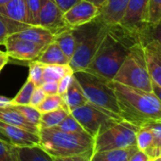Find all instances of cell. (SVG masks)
<instances>
[{"label": "cell", "mask_w": 161, "mask_h": 161, "mask_svg": "<svg viewBox=\"0 0 161 161\" xmlns=\"http://www.w3.org/2000/svg\"><path fill=\"white\" fill-rule=\"evenodd\" d=\"M128 161H152V158L145 152L137 150L132 154Z\"/></svg>", "instance_id": "42"}, {"label": "cell", "mask_w": 161, "mask_h": 161, "mask_svg": "<svg viewBox=\"0 0 161 161\" xmlns=\"http://www.w3.org/2000/svg\"><path fill=\"white\" fill-rule=\"evenodd\" d=\"M18 161H53V157L39 145L18 147Z\"/></svg>", "instance_id": "23"}, {"label": "cell", "mask_w": 161, "mask_h": 161, "mask_svg": "<svg viewBox=\"0 0 161 161\" xmlns=\"http://www.w3.org/2000/svg\"><path fill=\"white\" fill-rule=\"evenodd\" d=\"M70 114L78 120L84 130L94 138L114 122L123 119L119 116L105 111L90 103L71 110Z\"/></svg>", "instance_id": "8"}, {"label": "cell", "mask_w": 161, "mask_h": 161, "mask_svg": "<svg viewBox=\"0 0 161 161\" xmlns=\"http://www.w3.org/2000/svg\"><path fill=\"white\" fill-rule=\"evenodd\" d=\"M44 66L42 63L38 61H31L29 64V78L28 80H31V82L36 86H41L44 82H43V71H44Z\"/></svg>", "instance_id": "32"}, {"label": "cell", "mask_w": 161, "mask_h": 161, "mask_svg": "<svg viewBox=\"0 0 161 161\" xmlns=\"http://www.w3.org/2000/svg\"><path fill=\"white\" fill-rule=\"evenodd\" d=\"M80 0H54V2L58 6V8L61 10L62 13H65L68 11L71 7H73L76 3H78Z\"/></svg>", "instance_id": "39"}, {"label": "cell", "mask_w": 161, "mask_h": 161, "mask_svg": "<svg viewBox=\"0 0 161 161\" xmlns=\"http://www.w3.org/2000/svg\"><path fill=\"white\" fill-rule=\"evenodd\" d=\"M108 28L109 26L97 16L82 26L72 29L76 47L69 65L73 72L86 68L107 33Z\"/></svg>", "instance_id": "4"}, {"label": "cell", "mask_w": 161, "mask_h": 161, "mask_svg": "<svg viewBox=\"0 0 161 161\" xmlns=\"http://www.w3.org/2000/svg\"><path fill=\"white\" fill-rule=\"evenodd\" d=\"M0 18L6 23L11 34L29 27L27 0H11L0 6Z\"/></svg>", "instance_id": "11"}, {"label": "cell", "mask_w": 161, "mask_h": 161, "mask_svg": "<svg viewBox=\"0 0 161 161\" xmlns=\"http://www.w3.org/2000/svg\"><path fill=\"white\" fill-rule=\"evenodd\" d=\"M61 107H66L63 96L59 94H54V95H47L45 100L42 102L40 105H38L36 108L43 114L47 112H50L56 109H59ZM68 109V108H67Z\"/></svg>", "instance_id": "26"}, {"label": "cell", "mask_w": 161, "mask_h": 161, "mask_svg": "<svg viewBox=\"0 0 161 161\" xmlns=\"http://www.w3.org/2000/svg\"><path fill=\"white\" fill-rule=\"evenodd\" d=\"M145 153L152 158V160L157 156H160L161 155V137L154 139L153 145Z\"/></svg>", "instance_id": "38"}, {"label": "cell", "mask_w": 161, "mask_h": 161, "mask_svg": "<svg viewBox=\"0 0 161 161\" xmlns=\"http://www.w3.org/2000/svg\"><path fill=\"white\" fill-rule=\"evenodd\" d=\"M0 161H18V147L0 138Z\"/></svg>", "instance_id": "30"}, {"label": "cell", "mask_w": 161, "mask_h": 161, "mask_svg": "<svg viewBox=\"0 0 161 161\" xmlns=\"http://www.w3.org/2000/svg\"><path fill=\"white\" fill-rule=\"evenodd\" d=\"M13 104L12 99H9L4 96H0V107H7Z\"/></svg>", "instance_id": "46"}, {"label": "cell", "mask_w": 161, "mask_h": 161, "mask_svg": "<svg viewBox=\"0 0 161 161\" xmlns=\"http://www.w3.org/2000/svg\"><path fill=\"white\" fill-rule=\"evenodd\" d=\"M10 31L6 25V23L0 18V45H4L6 39L10 35Z\"/></svg>", "instance_id": "41"}, {"label": "cell", "mask_w": 161, "mask_h": 161, "mask_svg": "<svg viewBox=\"0 0 161 161\" xmlns=\"http://www.w3.org/2000/svg\"><path fill=\"white\" fill-rule=\"evenodd\" d=\"M152 92L158 98V100L161 102V86L157 84L152 82Z\"/></svg>", "instance_id": "44"}, {"label": "cell", "mask_w": 161, "mask_h": 161, "mask_svg": "<svg viewBox=\"0 0 161 161\" xmlns=\"http://www.w3.org/2000/svg\"><path fill=\"white\" fill-rule=\"evenodd\" d=\"M136 44H141V42L122 26L119 24L109 26L96 54L85 69L108 80H113L130 48Z\"/></svg>", "instance_id": "1"}, {"label": "cell", "mask_w": 161, "mask_h": 161, "mask_svg": "<svg viewBox=\"0 0 161 161\" xmlns=\"http://www.w3.org/2000/svg\"><path fill=\"white\" fill-rule=\"evenodd\" d=\"M153 141H154V136L153 132L148 127L145 126L139 127L136 137V144L137 149L146 152L153 145Z\"/></svg>", "instance_id": "27"}, {"label": "cell", "mask_w": 161, "mask_h": 161, "mask_svg": "<svg viewBox=\"0 0 161 161\" xmlns=\"http://www.w3.org/2000/svg\"><path fill=\"white\" fill-rule=\"evenodd\" d=\"M39 146L52 157L93 153L94 137L86 132L69 133L53 128L39 129Z\"/></svg>", "instance_id": "3"}, {"label": "cell", "mask_w": 161, "mask_h": 161, "mask_svg": "<svg viewBox=\"0 0 161 161\" xmlns=\"http://www.w3.org/2000/svg\"><path fill=\"white\" fill-rule=\"evenodd\" d=\"M0 138L16 147H31L39 144V134L25 130L18 126L0 121Z\"/></svg>", "instance_id": "14"}, {"label": "cell", "mask_w": 161, "mask_h": 161, "mask_svg": "<svg viewBox=\"0 0 161 161\" xmlns=\"http://www.w3.org/2000/svg\"><path fill=\"white\" fill-rule=\"evenodd\" d=\"M36 61L43 64H69L68 58L55 41L47 46Z\"/></svg>", "instance_id": "21"}, {"label": "cell", "mask_w": 161, "mask_h": 161, "mask_svg": "<svg viewBox=\"0 0 161 161\" xmlns=\"http://www.w3.org/2000/svg\"><path fill=\"white\" fill-rule=\"evenodd\" d=\"M54 41L58 44L60 48L63 50L64 55L68 58L69 62L72 58L75 51V37L72 31V29L68 28L62 31H59L54 34Z\"/></svg>", "instance_id": "22"}, {"label": "cell", "mask_w": 161, "mask_h": 161, "mask_svg": "<svg viewBox=\"0 0 161 161\" xmlns=\"http://www.w3.org/2000/svg\"><path fill=\"white\" fill-rule=\"evenodd\" d=\"M73 76L79 83L88 103L121 118L112 80L86 69L74 71Z\"/></svg>", "instance_id": "5"}, {"label": "cell", "mask_w": 161, "mask_h": 161, "mask_svg": "<svg viewBox=\"0 0 161 161\" xmlns=\"http://www.w3.org/2000/svg\"><path fill=\"white\" fill-rule=\"evenodd\" d=\"M148 20L151 30L161 20V0H149Z\"/></svg>", "instance_id": "31"}, {"label": "cell", "mask_w": 161, "mask_h": 161, "mask_svg": "<svg viewBox=\"0 0 161 161\" xmlns=\"http://www.w3.org/2000/svg\"><path fill=\"white\" fill-rule=\"evenodd\" d=\"M93 153H86L82 154L64 156V157H53V161H89Z\"/></svg>", "instance_id": "37"}, {"label": "cell", "mask_w": 161, "mask_h": 161, "mask_svg": "<svg viewBox=\"0 0 161 161\" xmlns=\"http://www.w3.org/2000/svg\"><path fill=\"white\" fill-rule=\"evenodd\" d=\"M40 1L41 7L38 26L49 30L53 34L68 29L64 20V13L61 12L54 0H40Z\"/></svg>", "instance_id": "13"}, {"label": "cell", "mask_w": 161, "mask_h": 161, "mask_svg": "<svg viewBox=\"0 0 161 161\" xmlns=\"http://www.w3.org/2000/svg\"><path fill=\"white\" fill-rule=\"evenodd\" d=\"M36 86L30 80H27V82L20 89L18 94L12 99V105H28L30 104L31 95L35 89Z\"/></svg>", "instance_id": "28"}, {"label": "cell", "mask_w": 161, "mask_h": 161, "mask_svg": "<svg viewBox=\"0 0 161 161\" xmlns=\"http://www.w3.org/2000/svg\"><path fill=\"white\" fill-rule=\"evenodd\" d=\"M137 150L136 145H134L122 149H112L92 153L89 161H128L132 154Z\"/></svg>", "instance_id": "19"}, {"label": "cell", "mask_w": 161, "mask_h": 161, "mask_svg": "<svg viewBox=\"0 0 161 161\" xmlns=\"http://www.w3.org/2000/svg\"><path fill=\"white\" fill-rule=\"evenodd\" d=\"M73 73L69 64H45L43 71V82H59L65 75Z\"/></svg>", "instance_id": "25"}, {"label": "cell", "mask_w": 161, "mask_h": 161, "mask_svg": "<svg viewBox=\"0 0 161 161\" xmlns=\"http://www.w3.org/2000/svg\"><path fill=\"white\" fill-rule=\"evenodd\" d=\"M46 97H47V94L43 90V88L41 86H36L31 95L30 105H31L33 107H37L38 105H40L42 103V102L45 100Z\"/></svg>", "instance_id": "35"}, {"label": "cell", "mask_w": 161, "mask_h": 161, "mask_svg": "<svg viewBox=\"0 0 161 161\" xmlns=\"http://www.w3.org/2000/svg\"><path fill=\"white\" fill-rule=\"evenodd\" d=\"M9 1H11V0H0V6L5 5V4H6V3H8Z\"/></svg>", "instance_id": "48"}, {"label": "cell", "mask_w": 161, "mask_h": 161, "mask_svg": "<svg viewBox=\"0 0 161 161\" xmlns=\"http://www.w3.org/2000/svg\"><path fill=\"white\" fill-rule=\"evenodd\" d=\"M69 113L70 111L65 107H61L59 109H56L50 112L43 113L40 119L39 129L53 128V127L58 126Z\"/></svg>", "instance_id": "24"}, {"label": "cell", "mask_w": 161, "mask_h": 161, "mask_svg": "<svg viewBox=\"0 0 161 161\" xmlns=\"http://www.w3.org/2000/svg\"><path fill=\"white\" fill-rule=\"evenodd\" d=\"M73 80V73H69L65 76H64L59 82H58V94L59 95H64L67 88L69 87L71 82Z\"/></svg>", "instance_id": "36"}, {"label": "cell", "mask_w": 161, "mask_h": 161, "mask_svg": "<svg viewBox=\"0 0 161 161\" xmlns=\"http://www.w3.org/2000/svg\"><path fill=\"white\" fill-rule=\"evenodd\" d=\"M41 87L46 92L47 95L58 94V83L57 82H47L44 83Z\"/></svg>", "instance_id": "40"}, {"label": "cell", "mask_w": 161, "mask_h": 161, "mask_svg": "<svg viewBox=\"0 0 161 161\" xmlns=\"http://www.w3.org/2000/svg\"><path fill=\"white\" fill-rule=\"evenodd\" d=\"M87 1H90V2H92L93 4H95L96 6H98V7H100L105 0H87Z\"/></svg>", "instance_id": "47"}, {"label": "cell", "mask_w": 161, "mask_h": 161, "mask_svg": "<svg viewBox=\"0 0 161 161\" xmlns=\"http://www.w3.org/2000/svg\"><path fill=\"white\" fill-rule=\"evenodd\" d=\"M63 99L69 111L88 103L87 99L86 98L82 88H80L79 83L74 78V76H73V80L69 87L67 88L65 93L63 95Z\"/></svg>", "instance_id": "20"}, {"label": "cell", "mask_w": 161, "mask_h": 161, "mask_svg": "<svg viewBox=\"0 0 161 161\" xmlns=\"http://www.w3.org/2000/svg\"><path fill=\"white\" fill-rule=\"evenodd\" d=\"M8 60H9V55L7 54V52L0 51V71H1V69L6 65V64L8 63Z\"/></svg>", "instance_id": "45"}, {"label": "cell", "mask_w": 161, "mask_h": 161, "mask_svg": "<svg viewBox=\"0 0 161 161\" xmlns=\"http://www.w3.org/2000/svg\"><path fill=\"white\" fill-rule=\"evenodd\" d=\"M0 121L10 125L21 127L35 134H39V127L29 122L15 108L13 107V105L0 107Z\"/></svg>", "instance_id": "17"}, {"label": "cell", "mask_w": 161, "mask_h": 161, "mask_svg": "<svg viewBox=\"0 0 161 161\" xmlns=\"http://www.w3.org/2000/svg\"><path fill=\"white\" fill-rule=\"evenodd\" d=\"M138 129V126L125 119L114 122L94 138L93 153L136 145V137Z\"/></svg>", "instance_id": "7"}, {"label": "cell", "mask_w": 161, "mask_h": 161, "mask_svg": "<svg viewBox=\"0 0 161 161\" xmlns=\"http://www.w3.org/2000/svg\"><path fill=\"white\" fill-rule=\"evenodd\" d=\"M145 60L152 82L161 86V46L150 39L143 45Z\"/></svg>", "instance_id": "15"}, {"label": "cell", "mask_w": 161, "mask_h": 161, "mask_svg": "<svg viewBox=\"0 0 161 161\" xmlns=\"http://www.w3.org/2000/svg\"><path fill=\"white\" fill-rule=\"evenodd\" d=\"M148 3L149 0H129L124 15L119 23L120 26L136 36L142 45L151 39Z\"/></svg>", "instance_id": "9"}, {"label": "cell", "mask_w": 161, "mask_h": 161, "mask_svg": "<svg viewBox=\"0 0 161 161\" xmlns=\"http://www.w3.org/2000/svg\"><path fill=\"white\" fill-rule=\"evenodd\" d=\"M112 80L130 87L152 92V79L148 71L142 44H136L130 48Z\"/></svg>", "instance_id": "6"}, {"label": "cell", "mask_w": 161, "mask_h": 161, "mask_svg": "<svg viewBox=\"0 0 161 161\" xmlns=\"http://www.w3.org/2000/svg\"><path fill=\"white\" fill-rule=\"evenodd\" d=\"M4 46L9 57L20 61H35L45 50L47 46L39 45L23 39L13 33L8 36Z\"/></svg>", "instance_id": "10"}, {"label": "cell", "mask_w": 161, "mask_h": 161, "mask_svg": "<svg viewBox=\"0 0 161 161\" xmlns=\"http://www.w3.org/2000/svg\"><path fill=\"white\" fill-rule=\"evenodd\" d=\"M99 13L98 6L87 0H80L64 14V20L68 28L73 29L93 20Z\"/></svg>", "instance_id": "12"}, {"label": "cell", "mask_w": 161, "mask_h": 161, "mask_svg": "<svg viewBox=\"0 0 161 161\" xmlns=\"http://www.w3.org/2000/svg\"><path fill=\"white\" fill-rule=\"evenodd\" d=\"M129 0H105L99 7V17L107 25L114 26L120 23Z\"/></svg>", "instance_id": "16"}, {"label": "cell", "mask_w": 161, "mask_h": 161, "mask_svg": "<svg viewBox=\"0 0 161 161\" xmlns=\"http://www.w3.org/2000/svg\"><path fill=\"white\" fill-rule=\"evenodd\" d=\"M56 128H58L59 130L64 131V132H69V133L86 132L84 130V128L78 122V120L70 113L64 118V119L58 126H56Z\"/></svg>", "instance_id": "34"}, {"label": "cell", "mask_w": 161, "mask_h": 161, "mask_svg": "<svg viewBox=\"0 0 161 161\" xmlns=\"http://www.w3.org/2000/svg\"><path fill=\"white\" fill-rule=\"evenodd\" d=\"M14 34L23 39L43 46H47L50 43L54 42V34L49 30L40 26H29Z\"/></svg>", "instance_id": "18"}, {"label": "cell", "mask_w": 161, "mask_h": 161, "mask_svg": "<svg viewBox=\"0 0 161 161\" xmlns=\"http://www.w3.org/2000/svg\"><path fill=\"white\" fill-rule=\"evenodd\" d=\"M112 83L123 119L138 127L161 120V102L153 92Z\"/></svg>", "instance_id": "2"}, {"label": "cell", "mask_w": 161, "mask_h": 161, "mask_svg": "<svg viewBox=\"0 0 161 161\" xmlns=\"http://www.w3.org/2000/svg\"><path fill=\"white\" fill-rule=\"evenodd\" d=\"M151 39L156 41L161 46V20L154 28L151 30Z\"/></svg>", "instance_id": "43"}, {"label": "cell", "mask_w": 161, "mask_h": 161, "mask_svg": "<svg viewBox=\"0 0 161 161\" xmlns=\"http://www.w3.org/2000/svg\"><path fill=\"white\" fill-rule=\"evenodd\" d=\"M152 161H161V155H160V156H157V157H155V158H153Z\"/></svg>", "instance_id": "49"}, {"label": "cell", "mask_w": 161, "mask_h": 161, "mask_svg": "<svg viewBox=\"0 0 161 161\" xmlns=\"http://www.w3.org/2000/svg\"><path fill=\"white\" fill-rule=\"evenodd\" d=\"M13 107L15 108L29 122L39 127L42 113L36 107H33L30 104H28V105H13Z\"/></svg>", "instance_id": "29"}, {"label": "cell", "mask_w": 161, "mask_h": 161, "mask_svg": "<svg viewBox=\"0 0 161 161\" xmlns=\"http://www.w3.org/2000/svg\"><path fill=\"white\" fill-rule=\"evenodd\" d=\"M41 7L40 0H27L28 24L30 26L39 25V12Z\"/></svg>", "instance_id": "33"}]
</instances>
